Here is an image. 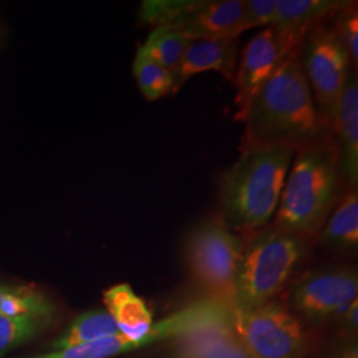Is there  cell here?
<instances>
[{
    "label": "cell",
    "mask_w": 358,
    "mask_h": 358,
    "mask_svg": "<svg viewBox=\"0 0 358 358\" xmlns=\"http://www.w3.org/2000/svg\"><path fill=\"white\" fill-rule=\"evenodd\" d=\"M332 29L338 41L345 48L352 65L357 69L358 63V11L357 3H352L332 19Z\"/></svg>",
    "instance_id": "obj_23"
},
{
    "label": "cell",
    "mask_w": 358,
    "mask_h": 358,
    "mask_svg": "<svg viewBox=\"0 0 358 358\" xmlns=\"http://www.w3.org/2000/svg\"><path fill=\"white\" fill-rule=\"evenodd\" d=\"M103 303L106 312L113 317L122 336L143 340L153 332V313L150 308L129 284H117L105 291Z\"/></svg>",
    "instance_id": "obj_14"
},
{
    "label": "cell",
    "mask_w": 358,
    "mask_h": 358,
    "mask_svg": "<svg viewBox=\"0 0 358 358\" xmlns=\"http://www.w3.org/2000/svg\"><path fill=\"white\" fill-rule=\"evenodd\" d=\"M299 55L321 122L331 130L352 69L350 57L327 23L315 27L308 34Z\"/></svg>",
    "instance_id": "obj_8"
},
{
    "label": "cell",
    "mask_w": 358,
    "mask_h": 358,
    "mask_svg": "<svg viewBox=\"0 0 358 358\" xmlns=\"http://www.w3.org/2000/svg\"><path fill=\"white\" fill-rule=\"evenodd\" d=\"M299 50L285 57L252 100L244 117L242 148L288 146L297 150L328 133L317 113Z\"/></svg>",
    "instance_id": "obj_1"
},
{
    "label": "cell",
    "mask_w": 358,
    "mask_h": 358,
    "mask_svg": "<svg viewBox=\"0 0 358 358\" xmlns=\"http://www.w3.org/2000/svg\"><path fill=\"white\" fill-rule=\"evenodd\" d=\"M120 334L113 317L103 309L88 310L76 317L73 322L53 343L52 350L90 344L103 338Z\"/></svg>",
    "instance_id": "obj_17"
},
{
    "label": "cell",
    "mask_w": 358,
    "mask_h": 358,
    "mask_svg": "<svg viewBox=\"0 0 358 358\" xmlns=\"http://www.w3.org/2000/svg\"><path fill=\"white\" fill-rule=\"evenodd\" d=\"M291 50L284 38L273 29L264 28L245 45L235 72V118L243 122L245 113L259 90L276 72Z\"/></svg>",
    "instance_id": "obj_10"
},
{
    "label": "cell",
    "mask_w": 358,
    "mask_h": 358,
    "mask_svg": "<svg viewBox=\"0 0 358 358\" xmlns=\"http://www.w3.org/2000/svg\"><path fill=\"white\" fill-rule=\"evenodd\" d=\"M148 346H152V341L149 338L133 340L120 333L113 337L103 338L90 344L72 346L60 350H51L50 353L45 355L26 358H113L124 353L140 350Z\"/></svg>",
    "instance_id": "obj_19"
},
{
    "label": "cell",
    "mask_w": 358,
    "mask_h": 358,
    "mask_svg": "<svg viewBox=\"0 0 358 358\" xmlns=\"http://www.w3.org/2000/svg\"><path fill=\"white\" fill-rule=\"evenodd\" d=\"M140 17L192 40H235L243 34V0H146Z\"/></svg>",
    "instance_id": "obj_6"
},
{
    "label": "cell",
    "mask_w": 358,
    "mask_h": 358,
    "mask_svg": "<svg viewBox=\"0 0 358 358\" xmlns=\"http://www.w3.org/2000/svg\"><path fill=\"white\" fill-rule=\"evenodd\" d=\"M133 75L142 96L148 101H157L176 93L174 75L138 52L133 63Z\"/></svg>",
    "instance_id": "obj_21"
},
{
    "label": "cell",
    "mask_w": 358,
    "mask_h": 358,
    "mask_svg": "<svg viewBox=\"0 0 358 358\" xmlns=\"http://www.w3.org/2000/svg\"><path fill=\"white\" fill-rule=\"evenodd\" d=\"M234 328L250 358H306L309 350L303 321L278 300L234 315Z\"/></svg>",
    "instance_id": "obj_7"
},
{
    "label": "cell",
    "mask_w": 358,
    "mask_h": 358,
    "mask_svg": "<svg viewBox=\"0 0 358 358\" xmlns=\"http://www.w3.org/2000/svg\"><path fill=\"white\" fill-rule=\"evenodd\" d=\"M320 243L341 254H356L358 248L357 187H348L319 232Z\"/></svg>",
    "instance_id": "obj_15"
},
{
    "label": "cell",
    "mask_w": 358,
    "mask_h": 358,
    "mask_svg": "<svg viewBox=\"0 0 358 358\" xmlns=\"http://www.w3.org/2000/svg\"><path fill=\"white\" fill-rule=\"evenodd\" d=\"M352 3L345 0H278L271 28L284 38L291 50H299L315 27L332 20Z\"/></svg>",
    "instance_id": "obj_12"
},
{
    "label": "cell",
    "mask_w": 358,
    "mask_h": 358,
    "mask_svg": "<svg viewBox=\"0 0 358 358\" xmlns=\"http://www.w3.org/2000/svg\"><path fill=\"white\" fill-rule=\"evenodd\" d=\"M174 344L189 358H250L234 328V322L189 333Z\"/></svg>",
    "instance_id": "obj_16"
},
{
    "label": "cell",
    "mask_w": 358,
    "mask_h": 358,
    "mask_svg": "<svg viewBox=\"0 0 358 358\" xmlns=\"http://www.w3.org/2000/svg\"><path fill=\"white\" fill-rule=\"evenodd\" d=\"M53 312L51 303L36 291L0 287V316L3 317L32 316L50 320Z\"/></svg>",
    "instance_id": "obj_20"
},
{
    "label": "cell",
    "mask_w": 358,
    "mask_h": 358,
    "mask_svg": "<svg viewBox=\"0 0 358 358\" xmlns=\"http://www.w3.org/2000/svg\"><path fill=\"white\" fill-rule=\"evenodd\" d=\"M45 321L32 316H0V356L32 338L41 329Z\"/></svg>",
    "instance_id": "obj_22"
},
{
    "label": "cell",
    "mask_w": 358,
    "mask_h": 358,
    "mask_svg": "<svg viewBox=\"0 0 358 358\" xmlns=\"http://www.w3.org/2000/svg\"><path fill=\"white\" fill-rule=\"evenodd\" d=\"M358 273L355 267H327L309 272L291 289L288 303L301 321L321 327L357 300Z\"/></svg>",
    "instance_id": "obj_9"
},
{
    "label": "cell",
    "mask_w": 358,
    "mask_h": 358,
    "mask_svg": "<svg viewBox=\"0 0 358 358\" xmlns=\"http://www.w3.org/2000/svg\"><path fill=\"white\" fill-rule=\"evenodd\" d=\"M332 141L338 158L343 182L348 187H357L358 183V77L357 69L352 66L345 88L333 118Z\"/></svg>",
    "instance_id": "obj_11"
},
{
    "label": "cell",
    "mask_w": 358,
    "mask_h": 358,
    "mask_svg": "<svg viewBox=\"0 0 358 358\" xmlns=\"http://www.w3.org/2000/svg\"><path fill=\"white\" fill-rule=\"evenodd\" d=\"M236 66L238 50L235 40H192L174 73L176 92L192 76L203 72H217L234 81Z\"/></svg>",
    "instance_id": "obj_13"
},
{
    "label": "cell",
    "mask_w": 358,
    "mask_h": 358,
    "mask_svg": "<svg viewBox=\"0 0 358 358\" xmlns=\"http://www.w3.org/2000/svg\"><path fill=\"white\" fill-rule=\"evenodd\" d=\"M307 251V239L275 226L244 241L234 280V315L276 300Z\"/></svg>",
    "instance_id": "obj_4"
},
{
    "label": "cell",
    "mask_w": 358,
    "mask_h": 358,
    "mask_svg": "<svg viewBox=\"0 0 358 358\" xmlns=\"http://www.w3.org/2000/svg\"><path fill=\"white\" fill-rule=\"evenodd\" d=\"M278 0H243V32L252 28H268L272 26L276 13Z\"/></svg>",
    "instance_id": "obj_24"
},
{
    "label": "cell",
    "mask_w": 358,
    "mask_h": 358,
    "mask_svg": "<svg viewBox=\"0 0 358 358\" xmlns=\"http://www.w3.org/2000/svg\"><path fill=\"white\" fill-rule=\"evenodd\" d=\"M174 346H176V348L173 349V352H171L169 356H165L164 358H189L187 357V355H186L179 346L176 345V344H174Z\"/></svg>",
    "instance_id": "obj_27"
},
{
    "label": "cell",
    "mask_w": 358,
    "mask_h": 358,
    "mask_svg": "<svg viewBox=\"0 0 358 358\" xmlns=\"http://www.w3.org/2000/svg\"><path fill=\"white\" fill-rule=\"evenodd\" d=\"M343 194V178L332 140L322 136L296 150L273 226L309 239L319 235Z\"/></svg>",
    "instance_id": "obj_3"
},
{
    "label": "cell",
    "mask_w": 358,
    "mask_h": 358,
    "mask_svg": "<svg viewBox=\"0 0 358 358\" xmlns=\"http://www.w3.org/2000/svg\"><path fill=\"white\" fill-rule=\"evenodd\" d=\"M338 329L348 336L353 337L358 331V299L344 308L332 321Z\"/></svg>",
    "instance_id": "obj_25"
},
{
    "label": "cell",
    "mask_w": 358,
    "mask_h": 358,
    "mask_svg": "<svg viewBox=\"0 0 358 358\" xmlns=\"http://www.w3.org/2000/svg\"><path fill=\"white\" fill-rule=\"evenodd\" d=\"M192 41L179 31L158 27L149 34L137 52L174 75Z\"/></svg>",
    "instance_id": "obj_18"
},
{
    "label": "cell",
    "mask_w": 358,
    "mask_h": 358,
    "mask_svg": "<svg viewBox=\"0 0 358 358\" xmlns=\"http://www.w3.org/2000/svg\"><path fill=\"white\" fill-rule=\"evenodd\" d=\"M328 358H358L357 344L352 338L340 344L331 352Z\"/></svg>",
    "instance_id": "obj_26"
},
{
    "label": "cell",
    "mask_w": 358,
    "mask_h": 358,
    "mask_svg": "<svg viewBox=\"0 0 358 358\" xmlns=\"http://www.w3.org/2000/svg\"><path fill=\"white\" fill-rule=\"evenodd\" d=\"M296 150L288 146L242 148L217 183L220 222L236 234H254L275 217Z\"/></svg>",
    "instance_id": "obj_2"
},
{
    "label": "cell",
    "mask_w": 358,
    "mask_h": 358,
    "mask_svg": "<svg viewBox=\"0 0 358 358\" xmlns=\"http://www.w3.org/2000/svg\"><path fill=\"white\" fill-rule=\"evenodd\" d=\"M244 239L219 219H205L195 224L185 242V256L192 278L207 297L231 307L234 280Z\"/></svg>",
    "instance_id": "obj_5"
}]
</instances>
